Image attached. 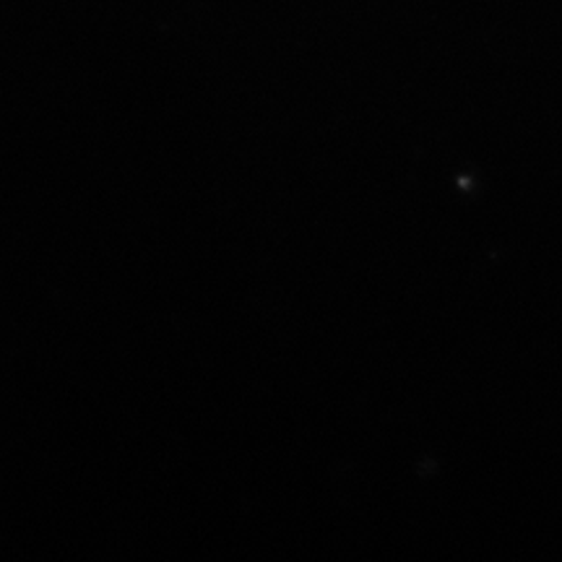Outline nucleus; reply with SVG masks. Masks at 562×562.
<instances>
[]
</instances>
